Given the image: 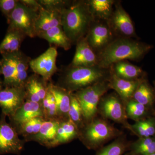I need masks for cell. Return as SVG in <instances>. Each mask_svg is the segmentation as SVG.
I'll list each match as a JSON object with an SVG mask.
<instances>
[{
  "instance_id": "f546056e",
  "label": "cell",
  "mask_w": 155,
  "mask_h": 155,
  "mask_svg": "<svg viewBox=\"0 0 155 155\" xmlns=\"http://www.w3.org/2000/svg\"><path fill=\"white\" fill-rule=\"evenodd\" d=\"M130 144L125 136L122 135L110 144L99 149L95 155H123L129 149Z\"/></svg>"
},
{
  "instance_id": "5b68a950",
  "label": "cell",
  "mask_w": 155,
  "mask_h": 155,
  "mask_svg": "<svg viewBox=\"0 0 155 155\" xmlns=\"http://www.w3.org/2000/svg\"><path fill=\"white\" fill-rule=\"evenodd\" d=\"M108 80L100 81L74 94L81 107L85 125L96 118L100 101L110 89Z\"/></svg>"
},
{
  "instance_id": "74e56055",
  "label": "cell",
  "mask_w": 155,
  "mask_h": 155,
  "mask_svg": "<svg viewBox=\"0 0 155 155\" xmlns=\"http://www.w3.org/2000/svg\"><path fill=\"white\" fill-rule=\"evenodd\" d=\"M3 82L2 80L0 79V89L3 88Z\"/></svg>"
},
{
  "instance_id": "9c48e42d",
  "label": "cell",
  "mask_w": 155,
  "mask_h": 155,
  "mask_svg": "<svg viewBox=\"0 0 155 155\" xmlns=\"http://www.w3.org/2000/svg\"><path fill=\"white\" fill-rule=\"evenodd\" d=\"M107 22L114 34L119 37L131 38L136 36L133 22L120 3L115 4L114 11Z\"/></svg>"
},
{
  "instance_id": "44dd1931",
  "label": "cell",
  "mask_w": 155,
  "mask_h": 155,
  "mask_svg": "<svg viewBox=\"0 0 155 155\" xmlns=\"http://www.w3.org/2000/svg\"><path fill=\"white\" fill-rule=\"evenodd\" d=\"M26 101L40 103L46 95L47 87L41 80L36 76H32L28 78L25 84Z\"/></svg>"
},
{
  "instance_id": "4fadbf2b",
  "label": "cell",
  "mask_w": 155,
  "mask_h": 155,
  "mask_svg": "<svg viewBox=\"0 0 155 155\" xmlns=\"http://www.w3.org/2000/svg\"><path fill=\"white\" fill-rule=\"evenodd\" d=\"M39 117L44 118L42 104L25 101L22 107L9 119L11 125L16 129L31 119Z\"/></svg>"
},
{
  "instance_id": "cb8c5ba5",
  "label": "cell",
  "mask_w": 155,
  "mask_h": 155,
  "mask_svg": "<svg viewBox=\"0 0 155 155\" xmlns=\"http://www.w3.org/2000/svg\"><path fill=\"white\" fill-rule=\"evenodd\" d=\"M79 132L78 127L70 119L61 121L57 130L54 146L72 141L79 137Z\"/></svg>"
},
{
  "instance_id": "2e32d148",
  "label": "cell",
  "mask_w": 155,
  "mask_h": 155,
  "mask_svg": "<svg viewBox=\"0 0 155 155\" xmlns=\"http://www.w3.org/2000/svg\"><path fill=\"white\" fill-rule=\"evenodd\" d=\"M61 120H45L38 133L25 137V140H33L45 146L54 147L57 130Z\"/></svg>"
},
{
  "instance_id": "e0dca14e",
  "label": "cell",
  "mask_w": 155,
  "mask_h": 155,
  "mask_svg": "<svg viewBox=\"0 0 155 155\" xmlns=\"http://www.w3.org/2000/svg\"><path fill=\"white\" fill-rule=\"evenodd\" d=\"M48 89L55 100L58 119L62 121L69 119L68 114L71 101V93L62 87L55 86L51 84L48 87Z\"/></svg>"
},
{
  "instance_id": "8d00e7d4",
  "label": "cell",
  "mask_w": 155,
  "mask_h": 155,
  "mask_svg": "<svg viewBox=\"0 0 155 155\" xmlns=\"http://www.w3.org/2000/svg\"><path fill=\"white\" fill-rule=\"evenodd\" d=\"M19 2L28 8L35 11H39L43 8L42 6L41 5L38 1L35 0H21L19 1Z\"/></svg>"
},
{
  "instance_id": "ab89813d",
  "label": "cell",
  "mask_w": 155,
  "mask_h": 155,
  "mask_svg": "<svg viewBox=\"0 0 155 155\" xmlns=\"http://www.w3.org/2000/svg\"><path fill=\"white\" fill-rule=\"evenodd\" d=\"M125 155H136L132 153H129L126 154H125Z\"/></svg>"
},
{
  "instance_id": "ffe728a7",
  "label": "cell",
  "mask_w": 155,
  "mask_h": 155,
  "mask_svg": "<svg viewBox=\"0 0 155 155\" xmlns=\"http://www.w3.org/2000/svg\"><path fill=\"white\" fill-rule=\"evenodd\" d=\"M86 3L95 21L107 22L114 11V0H89Z\"/></svg>"
},
{
  "instance_id": "8fae6325",
  "label": "cell",
  "mask_w": 155,
  "mask_h": 155,
  "mask_svg": "<svg viewBox=\"0 0 155 155\" xmlns=\"http://www.w3.org/2000/svg\"><path fill=\"white\" fill-rule=\"evenodd\" d=\"M6 117L2 114L0 119V154L17 153L23 147V141L19 138L17 130L7 122Z\"/></svg>"
},
{
  "instance_id": "83f0119b",
  "label": "cell",
  "mask_w": 155,
  "mask_h": 155,
  "mask_svg": "<svg viewBox=\"0 0 155 155\" xmlns=\"http://www.w3.org/2000/svg\"><path fill=\"white\" fill-rule=\"evenodd\" d=\"M130 152L136 155H150L155 153V135L151 137H139L130 143Z\"/></svg>"
},
{
  "instance_id": "d6986e66",
  "label": "cell",
  "mask_w": 155,
  "mask_h": 155,
  "mask_svg": "<svg viewBox=\"0 0 155 155\" xmlns=\"http://www.w3.org/2000/svg\"><path fill=\"white\" fill-rule=\"evenodd\" d=\"M110 69L120 78L127 80H136L146 78V72L140 67L126 61L113 64Z\"/></svg>"
},
{
  "instance_id": "7402d4cb",
  "label": "cell",
  "mask_w": 155,
  "mask_h": 155,
  "mask_svg": "<svg viewBox=\"0 0 155 155\" xmlns=\"http://www.w3.org/2000/svg\"><path fill=\"white\" fill-rule=\"evenodd\" d=\"M132 99L155 111V90L147 78L143 79L140 83Z\"/></svg>"
},
{
  "instance_id": "8992f818",
  "label": "cell",
  "mask_w": 155,
  "mask_h": 155,
  "mask_svg": "<svg viewBox=\"0 0 155 155\" xmlns=\"http://www.w3.org/2000/svg\"><path fill=\"white\" fill-rule=\"evenodd\" d=\"M38 12L19 1L16 8L7 19L9 24L8 29L19 31L31 38L36 36L35 25Z\"/></svg>"
},
{
  "instance_id": "52a82bcc",
  "label": "cell",
  "mask_w": 155,
  "mask_h": 155,
  "mask_svg": "<svg viewBox=\"0 0 155 155\" xmlns=\"http://www.w3.org/2000/svg\"><path fill=\"white\" fill-rule=\"evenodd\" d=\"M98 113L103 119H110L131 131V125L127 122L125 104L116 93L105 95L102 97L99 104Z\"/></svg>"
},
{
  "instance_id": "d590c367",
  "label": "cell",
  "mask_w": 155,
  "mask_h": 155,
  "mask_svg": "<svg viewBox=\"0 0 155 155\" xmlns=\"http://www.w3.org/2000/svg\"><path fill=\"white\" fill-rule=\"evenodd\" d=\"M47 92L49 96V106L47 114L45 117V120L59 119H58V114H57V107H56L54 97L53 96L52 94L48 90V89Z\"/></svg>"
},
{
  "instance_id": "b9f144b4",
  "label": "cell",
  "mask_w": 155,
  "mask_h": 155,
  "mask_svg": "<svg viewBox=\"0 0 155 155\" xmlns=\"http://www.w3.org/2000/svg\"><path fill=\"white\" fill-rule=\"evenodd\" d=\"M150 155H155V153L153 154Z\"/></svg>"
},
{
  "instance_id": "603a6c76",
  "label": "cell",
  "mask_w": 155,
  "mask_h": 155,
  "mask_svg": "<svg viewBox=\"0 0 155 155\" xmlns=\"http://www.w3.org/2000/svg\"><path fill=\"white\" fill-rule=\"evenodd\" d=\"M17 53L2 55V58L1 60V70L2 75L4 76L3 85L5 87L14 86Z\"/></svg>"
},
{
  "instance_id": "ba28073f",
  "label": "cell",
  "mask_w": 155,
  "mask_h": 155,
  "mask_svg": "<svg viewBox=\"0 0 155 155\" xmlns=\"http://www.w3.org/2000/svg\"><path fill=\"white\" fill-rule=\"evenodd\" d=\"M26 101L25 87H9L0 89V108L2 114L12 117Z\"/></svg>"
},
{
  "instance_id": "e575fe53",
  "label": "cell",
  "mask_w": 155,
  "mask_h": 155,
  "mask_svg": "<svg viewBox=\"0 0 155 155\" xmlns=\"http://www.w3.org/2000/svg\"><path fill=\"white\" fill-rule=\"evenodd\" d=\"M19 1L0 0V11L8 19L16 8Z\"/></svg>"
},
{
  "instance_id": "836d02e7",
  "label": "cell",
  "mask_w": 155,
  "mask_h": 155,
  "mask_svg": "<svg viewBox=\"0 0 155 155\" xmlns=\"http://www.w3.org/2000/svg\"><path fill=\"white\" fill-rule=\"evenodd\" d=\"M38 2L44 8L49 11L61 12L63 9L68 6V2L61 0H41L38 1Z\"/></svg>"
},
{
  "instance_id": "277c9868",
  "label": "cell",
  "mask_w": 155,
  "mask_h": 155,
  "mask_svg": "<svg viewBox=\"0 0 155 155\" xmlns=\"http://www.w3.org/2000/svg\"><path fill=\"white\" fill-rule=\"evenodd\" d=\"M123 135L106 119L96 118L80 130L78 138L90 150L99 149L109 140Z\"/></svg>"
},
{
  "instance_id": "6da1fadb",
  "label": "cell",
  "mask_w": 155,
  "mask_h": 155,
  "mask_svg": "<svg viewBox=\"0 0 155 155\" xmlns=\"http://www.w3.org/2000/svg\"><path fill=\"white\" fill-rule=\"evenodd\" d=\"M151 45L131 38L118 37L97 54V65L109 69L115 63L127 60H141L152 48Z\"/></svg>"
},
{
  "instance_id": "1f68e13d",
  "label": "cell",
  "mask_w": 155,
  "mask_h": 155,
  "mask_svg": "<svg viewBox=\"0 0 155 155\" xmlns=\"http://www.w3.org/2000/svg\"><path fill=\"white\" fill-rule=\"evenodd\" d=\"M70 98V107L68 114L69 118L80 130L85 125L81 107L74 94L71 93Z\"/></svg>"
},
{
  "instance_id": "30bf717a",
  "label": "cell",
  "mask_w": 155,
  "mask_h": 155,
  "mask_svg": "<svg viewBox=\"0 0 155 155\" xmlns=\"http://www.w3.org/2000/svg\"><path fill=\"white\" fill-rule=\"evenodd\" d=\"M114 35L107 22L95 21L85 38L95 52L98 53L114 40Z\"/></svg>"
},
{
  "instance_id": "5bb4252c",
  "label": "cell",
  "mask_w": 155,
  "mask_h": 155,
  "mask_svg": "<svg viewBox=\"0 0 155 155\" xmlns=\"http://www.w3.org/2000/svg\"><path fill=\"white\" fill-rule=\"evenodd\" d=\"M110 75L108 80L110 89L116 92L125 105L132 98L137 87L144 78L136 80H125L116 76L110 69Z\"/></svg>"
},
{
  "instance_id": "f1b7e54d",
  "label": "cell",
  "mask_w": 155,
  "mask_h": 155,
  "mask_svg": "<svg viewBox=\"0 0 155 155\" xmlns=\"http://www.w3.org/2000/svg\"><path fill=\"white\" fill-rule=\"evenodd\" d=\"M131 132L139 137H148L155 135V116L136 122L130 125Z\"/></svg>"
},
{
  "instance_id": "ac0fdd59",
  "label": "cell",
  "mask_w": 155,
  "mask_h": 155,
  "mask_svg": "<svg viewBox=\"0 0 155 155\" xmlns=\"http://www.w3.org/2000/svg\"><path fill=\"white\" fill-rule=\"evenodd\" d=\"M61 12L42 8L39 11L35 29L36 36L49 29L61 25Z\"/></svg>"
},
{
  "instance_id": "d4e9b609",
  "label": "cell",
  "mask_w": 155,
  "mask_h": 155,
  "mask_svg": "<svg viewBox=\"0 0 155 155\" xmlns=\"http://www.w3.org/2000/svg\"><path fill=\"white\" fill-rule=\"evenodd\" d=\"M38 36L45 39L51 44L55 45L65 50L69 49L72 43L64 32L62 25L51 28L39 34Z\"/></svg>"
},
{
  "instance_id": "d6a6232c",
  "label": "cell",
  "mask_w": 155,
  "mask_h": 155,
  "mask_svg": "<svg viewBox=\"0 0 155 155\" xmlns=\"http://www.w3.org/2000/svg\"><path fill=\"white\" fill-rule=\"evenodd\" d=\"M45 120L43 117H36L25 122L16 130L18 134L25 137L35 135L39 131Z\"/></svg>"
},
{
  "instance_id": "4dcf8cb0",
  "label": "cell",
  "mask_w": 155,
  "mask_h": 155,
  "mask_svg": "<svg viewBox=\"0 0 155 155\" xmlns=\"http://www.w3.org/2000/svg\"><path fill=\"white\" fill-rule=\"evenodd\" d=\"M29 62L27 58L19 51L17 54L16 74L14 86L24 87L27 79V70Z\"/></svg>"
},
{
  "instance_id": "7a4b0ae2",
  "label": "cell",
  "mask_w": 155,
  "mask_h": 155,
  "mask_svg": "<svg viewBox=\"0 0 155 155\" xmlns=\"http://www.w3.org/2000/svg\"><path fill=\"white\" fill-rule=\"evenodd\" d=\"M61 13V25L72 43L83 38L95 21L86 2L68 6Z\"/></svg>"
},
{
  "instance_id": "484cf974",
  "label": "cell",
  "mask_w": 155,
  "mask_h": 155,
  "mask_svg": "<svg viewBox=\"0 0 155 155\" xmlns=\"http://www.w3.org/2000/svg\"><path fill=\"white\" fill-rule=\"evenodd\" d=\"M24 36L19 31L8 29L5 38L0 44V53L4 55L19 52Z\"/></svg>"
},
{
  "instance_id": "7c38bea8",
  "label": "cell",
  "mask_w": 155,
  "mask_h": 155,
  "mask_svg": "<svg viewBox=\"0 0 155 155\" xmlns=\"http://www.w3.org/2000/svg\"><path fill=\"white\" fill-rule=\"evenodd\" d=\"M58 54L55 48L50 47L40 56L30 61L29 66L35 74L41 75L45 81H47L57 71Z\"/></svg>"
},
{
  "instance_id": "3957f363",
  "label": "cell",
  "mask_w": 155,
  "mask_h": 155,
  "mask_svg": "<svg viewBox=\"0 0 155 155\" xmlns=\"http://www.w3.org/2000/svg\"><path fill=\"white\" fill-rule=\"evenodd\" d=\"M110 69L99 66L72 67L67 70L63 78V88L70 93L86 88L100 81L108 80Z\"/></svg>"
},
{
  "instance_id": "9a60e30c",
  "label": "cell",
  "mask_w": 155,
  "mask_h": 155,
  "mask_svg": "<svg viewBox=\"0 0 155 155\" xmlns=\"http://www.w3.org/2000/svg\"><path fill=\"white\" fill-rule=\"evenodd\" d=\"M72 67H91L97 65V54L90 46L85 38L77 42Z\"/></svg>"
},
{
  "instance_id": "60d3db41",
  "label": "cell",
  "mask_w": 155,
  "mask_h": 155,
  "mask_svg": "<svg viewBox=\"0 0 155 155\" xmlns=\"http://www.w3.org/2000/svg\"><path fill=\"white\" fill-rule=\"evenodd\" d=\"M154 89L155 90V81H154Z\"/></svg>"
},
{
  "instance_id": "f35d334b",
  "label": "cell",
  "mask_w": 155,
  "mask_h": 155,
  "mask_svg": "<svg viewBox=\"0 0 155 155\" xmlns=\"http://www.w3.org/2000/svg\"><path fill=\"white\" fill-rule=\"evenodd\" d=\"M2 75V70H1V60H0V75Z\"/></svg>"
},
{
  "instance_id": "4316f807",
  "label": "cell",
  "mask_w": 155,
  "mask_h": 155,
  "mask_svg": "<svg viewBox=\"0 0 155 155\" xmlns=\"http://www.w3.org/2000/svg\"><path fill=\"white\" fill-rule=\"evenodd\" d=\"M125 113L127 119L135 122L155 116V111L150 110L134 100L130 99L125 104Z\"/></svg>"
}]
</instances>
